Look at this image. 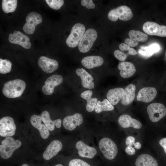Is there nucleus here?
Listing matches in <instances>:
<instances>
[{
    "instance_id": "nucleus-2",
    "label": "nucleus",
    "mask_w": 166,
    "mask_h": 166,
    "mask_svg": "<svg viewBox=\"0 0 166 166\" xmlns=\"http://www.w3.org/2000/svg\"><path fill=\"white\" fill-rule=\"evenodd\" d=\"M22 143L19 140H15L11 136L6 137L0 145V155L2 158L7 159L10 158L14 151L19 148Z\"/></svg>"
},
{
    "instance_id": "nucleus-28",
    "label": "nucleus",
    "mask_w": 166,
    "mask_h": 166,
    "mask_svg": "<svg viewBox=\"0 0 166 166\" xmlns=\"http://www.w3.org/2000/svg\"><path fill=\"white\" fill-rule=\"evenodd\" d=\"M160 47L157 44H153L148 46H142L139 50V53L141 55L147 57L152 56L154 53L158 52Z\"/></svg>"
},
{
    "instance_id": "nucleus-14",
    "label": "nucleus",
    "mask_w": 166,
    "mask_h": 166,
    "mask_svg": "<svg viewBox=\"0 0 166 166\" xmlns=\"http://www.w3.org/2000/svg\"><path fill=\"white\" fill-rule=\"evenodd\" d=\"M38 63L42 69L47 73H52L58 67V64L56 60L45 56H41L39 58Z\"/></svg>"
},
{
    "instance_id": "nucleus-26",
    "label": "nucleus",
    "mask_w": 166,
    "mask_h": 166,
    "mask_svg": "<svg viewBox=\"0 0 166 166\" xmlns=\"http://www.w3.org/2000/svg\"><path fill=\"white\" fill-rule=\"evenodd\" d=\"M136 166H158L156 160L149 154H143L139 156L135 162Z\"/></svg>"
},
{
    "instance_id": "nucleus-45",
    "label": "nucleus",
    "mask_w": 166,
    "mask_h": 166,
    "mask_svg": "<svg viewBox=\"0 0 166 166\" xmlns=\"http://www.w3.org/2000/svg\"><path fill=\"white\" fill-rule=\"evenodd\" d=\"M21 166H29V165L26 164H23Z\"/></svg>"
},
{
    "instance_id": "nucleus-38",
    "label": "nucleus",
    "mask_w": 166,
    "mask_h": 166,
    "mask_svg": "<svg viewBox=\"0 0 166 166\" xmlns=\"http://www.w3.org/2000/svg\"><path fill=\"white\" fill-rule=\"evenodd\" d=\"M119 48L120 50L122 52H127L126 55L131 48L129 45L124 43L121 44L119 45Z\"/></svg>"
},
{
    "instance_id": "nucleus-17",
    "label": "nucleus",
    "mask_w": 166,
    "mask_h": 166,
    "mask_svg": "<svg viewBox=\"0 0 166 166\" xmlns=\"http://www.w3.org/2000/svg\"><path fill=\"white\" fill-rule=\"evenodd\" d=\"M62 148V144L60 141L55 140L49 144L43 154V158L49 160L56 156Z\"/></svg>"
},
{
    "instance_id": "nucleus-5",
    "label": "nucleus",
    "mask_w": 166,
    "mask_h": 166,
    "mask_svg": "<svg viewBox=\"0 0 166 166\" xmlns=\"http://www.w3.org/2000/svg\"><path fill=\"white\" fill-rule=\"evenodd\" d=\"M85 27L83 24L80 23L75 24L66 40L67 45L71 48L77 46L85 33Z\"/></svg>"
},
{
    "instance_id": "nucleus-22",
    "label": "nucleus",
    "mask_w": 166,
    "mask_h": 166,
    "mask_svg": "<svg viewBox=\"0 0 166 166\" xmlns=\"http://www.w3.org/2000/svg\"><path fill=\"white\" fill-rule=\"evenodd\" d=\"M81 63L85 67L90 69L102 65L104 63V60L99 56H88L83 58Z\"/></svg>"
},
{
    "instance_id": "nucleus-44",
    "label": "nucleus",
    "mask_w": 166,
    "mask_h": 166,
    "mask_svg": "<svg viewBox=\"0 0 166 166\" xmlns=\"http://www.w3.org/2000/svg\"><path fill=\"white\" fill-rule=\"evenodd\" d=\"M54 166H63L61 164H56Z\"/></svg>"
},
{
    "instance_id": "nucleus-20",
    "label": "nucleus",
    "mask_w": 166,
    "mask_h": 166,
    "mask_svg": "<svg viewBox=\"0 0 166 166\" xmlns=\"http://www.w3.org/2000/svg\"><path fill=\"white\" fill-rule=\"evenodd\" d=\"M118 68L120 70V76L123 78H128L132 76L136 71L134 65L130 62H119Z\"/></svg>"
},
{
    "instance_id": "nucleus-24",
    "label": "nucleus",
    "mask_w": 166,
    "mask_h": 166,
    "mask_svg": "<svg viewBox=\"0 0 166 166\" xmlns=\"http://www.w3.org/2000/svg\"><path fill=\"white\" fill-rule=\"evenodd\" d=\"M42 121L48 129L50 131H53L55 129V126L57 128L61 126V121L58 119L52 121L50 117L49 113L46 111H44L41 113V116Z\"/></svg>"
},
{
    "instance_id": "nucleus-3",
    "label": "nucleus",
    "mask_w": 166,
    "mask_h": 166,
    "mask_svg": "<svg viewBox=\"0 0 166 166\" xmlns=\"http://www.w3.org/2000/svg\"><path fill=\"white\" fill-rule=\"evenodd\" d=\"M99 149L104 157L111 160L117 155L118 148L116 144L109 138L104 137L101 139L99 143Z\"/></svg>"
},
{
    "instance_id": "nucleus-23",
    "label": "nucleus",
    "mask_w": 166,
    "mask_h": 166,
    "mask_svg": "<svg viewBox=\"0 0 166 166\" xmlns=\"http://www.w3.org/2000/svg\"><path fill=\"white\" fill-rule=\"evenodd\" d=\"M136 86L132 84L127 86L121 99V104L124 105L131 104L134 100L135 96Z\"/></svg>"
},
{
    "instance_id": "nucleus-16",
    "label": "nucleus",
    "mask_w": 166,
    "mask_h": 166,
    "mask_svg": "<svg viewBox=\"0 0 166 166\" xmlns=\"http://www.w3.org/2000/svg\"><path fill=\"white\" fill-rule=\"evenodd\" d=\"M156 89L153 87H146L139 90L136 96L137 100L145 103L152 101L157 94Z\"/></svg>"
},
{
    "instance_id": "nucleus-39",
    "label": "nucleus",
    "mask_w": 166,
    "mask_h": 166,
    "mask_svg": "<svg viewBox=\"0 0 166 166\" xmlns=\"http://www.w3.org/2000/svg\"><path fill=\"white\" fill-rule=\"evenodd\" d=\"M135 142V138L131 136L127 137L125 140V144L127 146H132L134 145Z\"/></svg>"
},
{
    "instance_id": "nucleus-9",
    "label": "nucleus",
    "mask_w": 166,
    "mask_h": 166,
    "mask_svg": "<svg viewBox=\"0 0 166 166\" xmlns=\"http://www.w3.org/2000/svg\"><path fill=\"white\" fill-rule=\"evenodd\" d=\"M26 23L23 26V30L27 34H32L35 31L36 26L42 22V18L39 13L32 12L26 16Z\"/></svg>"
},
{
    "instance_id": "nucleus-35",
    "label": "nucleus",
    "mask_w": 166,
    "mask_h": 166,
    "mask_svg": "<svg viewBox=\"0 0 166 166\" xmlns=\"http://www.w3.org/2000/svg\"><path fill=\"white\" fill-rule=\"evenodd\" d=\"M114 54L117 59L122 62L126 59L128 56L125 53L118 50H115Z\"/></svg>"
},
{
    "instance_id": "nucleus-4",
    "label": "nucleus",
    "mask_w": 166,
    "mask_h": 166,
    "mask_svg": "<svg viewBox=\"0 0 166 166\" xmlns=\"http://www.w3.org/2000/svg\"><path fill=\"white\" fill-rule=\"evenodd\" d=\"M133 14L131 9L128 6H122L111 10L108 13L109 19L113 22L120 20L127 21L133 17Z\"/></svg>"
},
{
    "instance_id": "nucleus-21",
    "label": "nucleus",
    "mask_w": 166,
    "mask_h": 166,
    "mask_svg": "<svg viewBox=\"0 0 166 166\" xmlns=\"http://www.w3.org/2000/svg\"><path fill=\"white\" fill-rule=\"evenodd\" d=\"M77 74L80 77L81 84L84 88L91 89L94 88L93 76L83 68H78L76 70Z\"/></svg>"
},
{
    "instance_id": "nucleus-6",
    "label": "nucleus",
    "mask_w": 166,
    "mask_h": 166,
    "mask_svg": "<svg viewBox=\"0 0 166 166\" xmlns=\"http://www.w3.org/2000/svg\"><path fill=\"white\" fill-rule=\"evenodd\" d=\"M97 37V33L94 29L91 28L87 30L78 44L79 51L83 53L88 51L92 46Z\"/></svg>"
},
{
    "instance_id": "nucleus-25",
    "label": "nucleus",
    "mask_w": 166,
    "mask_h": 166,
    "mask_svg": "<svg viewBox=\"0 0 166 166\" xmlns=\"http://www.w3.org/2000/svg\"><path fill=\"white\" fill-rule=\"evenodd\" d=\"M124 92V89L122 88L117 87L110 89L107 94V98L112 105H116L121 99Z\"/></svg>"
},
{
    "instance_id": "nucleus-34",
    "label": "nucleus",
    "mask_w": 166,
    "mask_h": 166,
    "mask_svg": "<svg viewBox=\"0 0 166 166\" xmlns=\"http://www.w3.org/2000/svg\"><path fill=\"white\" fill-rule=\"evenodd\" d=\"M69 166H91L86 162L79 159L72 160L69 162Z\"/></svg>"
},
{
    "instance_id": "nucleus-10",
    "label": "nucleus",
    "mask_w": 166,
    "mask_h": 166,
    "mask_svg": "<svg viewBox=\"0 0 166 166\" xmlns=\"http://www.w3.org/2000/svg\"><path fill=\"white\" fill-rule=\"evenodd\" d=\"M144 31L148 35L165 37H166V26L160 25L153 22L147 21L143 26Z\"/></svg>"
},
{
    "instance_id": "nucleus-31",
    "label": "nucleus",
    "mask_w": 166,
    "mask_h": 166,
    "mask_svg": "<svg viewBox=\"0 0 166 166\" xmlns=\"http://www.w3.org/2000/svg\"><path fill=\"white\" fill-rule=\"evenodd\" d=\"M128 34L131 39L137 42H145L148 38L147 34L138 30H131Z\"/></svg>"
},
{
    "instance_id": "nucleus-30",
    "label": "nucleus",
    "mask_w": 166,
    "mask_h": 166,
    "mask_svg": "<svg viewBox=\"0 0 166 166\" xmlns=\"http://www.w3.org/2000/svg\"><path fill=\"white\" fill-rule=\"evenodd\" d=\"M18 1L17 0H3L2 7L3 11L8 13L14 12L16 10Z\"/></svg>"
},
{
    "instance_id": "nucleus-18",
    "label": "nucleus",
    "mask_w": 166,
    "mask_h": 166,
    "mask_svg": "<svg viewBox=\"0 0 166 166\" xmlns=\"http://www.w3.org/2000/svg\"><path fill=\"white\" fill-rule=\"evenodd\" d=\"M42 121L41 116L36 115H32L30 118V122L32 125L39 130L41 137L46 139L48 138L49 132L45 125L42 123Z\"/></svg>"
},
{
    "instance_id": "nucleus-11",
    "label": "nucleus",
    "mask_w": 166,
    "mask_h": 166,
    "mask_svg": "<svg viewBox=\"0 0 166 166\" xmlns=\"http://www.w3.org/2000/svg\"><path fill=\"white\" fill-rule=\"evenodd\" d=\"M8 40L11 43L19 45L26 49H29L31 46L29 37L19 31L14 30L9 34Z\"/></svg>"
},
{
    "instance_id": "nucleus-37",
    "label": "nucleus",
    "mask_w": 166,
    "mask_h": 166,
    "mask_svg": "<svg viewBox=\"0 0 166 166\" xmlns=\"http://www.w3.org/2000/svg\"><path fill=\"white\" fill-rule=\"evenodd\" d=\"M124 42L127 45L132 47H134L138 45V42L135 41L131 38H127Z\"/></svg>"
},
{
    "instance_id": "nucleus-29",
    "label": "nucleus",
    "mask_w": 166,
    "mask_h": 166,
    "mask_svg": "<svg viewBox=\"0 0 166 166\" xmlns=\"http://www.w3.org/2000/svg\"><path fill=\"white\" fill-rule=\"evenodd\" d=\"M114 109L113 106L109 100L105 99L102 101H97L94 110L96 113H99L102 111H112Z\"/></svg>"
},
{
    "instance_id": "nucleus-40",
    "label": "nucleus",
    "mask_w": 166,
    "mask_h": 166,
    "mask_svg": "<svg viewBox=\"0 0 166 166\" xmlns=\"http://www.w3.org/2000/svg\"><path fill=\"white\" fill-rule=\"evenodd\" d=\"M125 152L129 155H132L135 153L136 151L134 148L132 146L128 145L125 148Z\"/></svg>"
},
{
    "instance_id": "nucleus-41",
    "label": "nucleus",
    "mask_w": 166,
    "mask_h": 166,
    "mask_svg": "<svg viewBox=\"0 0 166 166\" xmlns=\"http://www.w3.org/2000/svg\"><path fill=\"white\" fill-rule=\"evenodd\" d=\"M159 144L163 147L166 154V138H163L159 141Z\"/></svg>"
},
{
    "instance_id": "nucleus-32",
    "label": "nucleus",
    "mask_w": 166,
    "mask_h": 166,
    "mask_svg": "<svg viewBox=\"0 0 166 166\" xmlns=\"http://www.w3.org/2000/svg\"><path fill=\"white\" fill-rule=\"evenodd\" d=\"M11 66L12 63L10 61L0 59V73L6 74L9 73L11 70Z\"/></svg>"
},
{
    "instance_id": "nucleus-8",
    "label": "nucleus",
    "mask_w": 166,
    "mask_h": 166,
    "mask_svg": "<svg viewBox=\"0 0 166 166\" xmlns=\"http://www.w3.org/2000/svg\"><path fill=\"white\" fill-rule=\"evenodd\" d=\"M16 125L13 119L7 116L0 120V135L2 137L11 136L14 135Z\"/></svg>"
},
{
    "instance_id": "nucleus-7",
    "label": "nucleus",
    "mask_w": 166,
    "mask_h": 166,
    "mask_svg": "<svg viewBox=\"0 0 166 166\" xmlns=\"http://www.w3.org/2000/svg\"><path fill=\"white\" fill-rule=\"evenodd\" d=\"M147 112L150 120L152 122H156L165 116L166 108L162 104L153 103L148 106Z\"/></svg>"
},
{
    "instance_id": "nucleus-1",
    "label": "nucleus",
    "mask_w": 166,
    "mask_h": 166,
    "mask_svg": "<svg viewBox=\"0 0 166 166\" xmlns=\"http://www.w3.org/2000/svg\"><path fill=\"white\" fill-rule=\"evenodd\" d=\"M26 87L25 82L21 79L10 80L5 83L2 89V92L6 97L14 98L21 96Z\"/></svg>"
},
{
    "instance_id": "nucleus-36",
    "label": "nucleus",
    "mask_w": 166,
    "mask_h": 166,
    "mask_svg": "<svg viewBox=\"0 0 166 166\" xmlns=\"http://www.w3.org/2000/svg\"><path fill=\"white\" fill-rule=\"evenodd\" d=\"M81 5L89 9H93L95 7V4L92 0H82L81 1Z\"/></svg>"
},
{
    "instance_id": "nucleus-12",
    "label": "nucleus",
    "mask_w": 166,
    "mask_h": 166,
    "mask_svg": "<svg viewBox=\"0 0 166 166\" xmlns=\"http://www.w3.org/2000/svg\"><path fill=\"white\" fill-rule=\"evenodd\" d=\"M63 81L62 77L59 75H53L48 77L42 88V91L46 95L53 93L55 87L61 84Z\"/></svg>"
},
{
    "instance_id": "nucleus-43",
    "label": "nucleus",
    "mask_w": 166,
    "mask_h": 166,
    "mask_svg": "<svg viewBox=\"0 0 166 166\" xmlns=\"http://www.w3.org/2000/svg\"><path fill=\"white\" fill-rule=\"evenodd\" d=\"M133 145H134V148L137 149H140L141 147V144L139 142L135 143Z\"/></svg>"
},
{
    "instance_id": "nucleus-27",
    "label": "nucleus",
    "mask_w": 166,
    "mask_h": 166,
    "mask_svg": "<svg viewBox=\"0 0 166 166\" xmlns=\"http://www.w3.org/2000/svg\"><path fill=\"white\" fill-rule=\"evenodd\" d=\"M93 92L90 90L85 91L82 93L81 97L87 101V103L86 106V110L89 112H92L95 110V107L97 102V99L96 98H92Z\"/></svg>"
},
{
    "instance_id": "nucleus-13",
    "label": "nucleus",
    "mask_w": 166,
    "mask_h": 166,
    "mask_svg": "<svg viewBox=\"0 0 166 166\" xmlns=\"http://www.w3.org/2000/svg\"><path fill=\"white\" fill-rule=\"evenodd\" d=\"M83 121L82 115L76 113L72 115L65 117L63 120V124L65 128L69 131L74 130L77 126H79Z\"/></svg>"
},
{
    "instance_id": "nucleus-33",
    "label": "nucleus",
    "mask_w": 166,
    "mask_h": 166,
    "mask_svg": "<svg viewBox=\"0 0 166 166\" xmlns=\"http://www.w3.org/2000/svg\"><path fill=\"white\" fill-rule=\"evenodd\" d=\"M45 2L51 8L55 10L60 9L64 3L62 0H46Z\"/></svg>"
},
{
    "instance_id": "nucleus-19",
    "label": "nucleus",
    "mask_w": 166,
    "mask_h": 166,
    "mask_svg": "<svg viewBox=\"0 0 166 166\" xmlns=\"http://www.w3.org/2000/svg\"><path fill=\"white\" fill-rule=\"evenodd\" d=\"M119 125L124 128L132 127L136 129H140L142 127V124L138 120L132 118L128 114H123L120 116L118 119Z\"/></svg>"
},
{
    "instance_id": "nucleus-15",
    "label": "nucleus",
    "mask_w": 166,
    "mask_h": 166,
    "mask_svg": "<svg viewBox=\"0 0 166 166\" xmlns=\"http://www.w3.org/2000/svg\"><path fill=\"white\" fill-rule=\"evenodd\" d=\"M75 147L78 150L79 156L82 157L92 159L97 153L95 148L86 144L81 140L77 142Z\"/></svg>"
},
{
    "instance_id": "nucleus-42",
    "label": "nucleus",
    "mask_w": 166,
    "mask_h": 166,
    "mask_svg": "<svg viewBox=\"0 0 166 166\" xmlns=\"http://www.w3.org/2000/svg\"><path fill=\"white\" fill-rule=\"evenodd\" d=\"M137 53L136 51L133 48H131L127 54V56L128 55H135Z\"/></svg>"
}]
</instances>
